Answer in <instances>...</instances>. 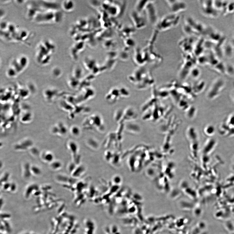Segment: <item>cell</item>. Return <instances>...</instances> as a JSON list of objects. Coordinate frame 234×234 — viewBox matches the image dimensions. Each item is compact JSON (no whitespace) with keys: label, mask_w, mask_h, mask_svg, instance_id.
<instances>
[{"label":"cell","mask_w":234,"mask_h":234,"mask_svg":"<svg viewBox=\"0 0 234 234\" xmlns=\"http://www.w3.org/2000/svg\"><path fill=\"white\" fill-rule=\"evenodd\" d=\"M168 5L171 13L179 14L185 11L187 8V5L184 1L178 0H166L165 1Z\"/></svg>","instance_id":"cell-5"},{"label":"cell","mask_w":234,"mask_h":234,"mask_svg":"<svg viewBox=\"0 0 234 234\" xmlns=\"http://www.w3.org/2000/svg\"><path fill=\"white\" fill-rule=\"evenodd\" d=\"M57 15L51 11H39L35 15L34 19L39 23L49 22L52 21L53 19L55 20L56 16Z\"/></svg>","instance_id":"cell-6"},{"label":"cell","mask_w":234,"mask_h":234,"mask_svg":"<svg viewBox=\"0 0 234 234\" xmlns=\"http://www.w3.org/2000/svg\"><path fill=\"white\" fill-rule=\"evenodd\" d=\"M43 42L38 47L37 57L38 61L42 63L43 60H44L43 64H45L51 58V55L55 50V46L48 40Z\"/></svg>","instance_id":"cell-2"},{"label":"cell","mask_w":234,"mask_h":234,"mask_svg":"<svg viewBox=\"0 0 234 234\" xmlns=\"http://www.w3.org/2000/svg\"><path fill=\"white\" fill-rule=\"evenodd\" d=\"M229 122L232 125H234V115L232 116L230 118Z\"/></svg>","instance_id":"cell-21"},{"label":"cell","mask_w":234,"mask_h":234,"mask_svg":"<svg viewBox=\"0 0 234 234\" xmlns=\"http://www.w3.org/2000/svg\"><path fill=\"white\" fill-rule=\"evenodd\" d=\"M149 1L146 0H140L136 3L135 9L136 11L140 13H143Z\"/></svg>","instance_id":"cell-10"},{"label":"cell","mask_w":234,"mask_h":234,"mask_svg":"<svg viewBox=\"0 0 234 234\" xmlns=\"http://www.w3.org/2000/svg\"><path fill=\"white\" fill-rule=\"evenodd\" d=\"M191 40L190 37H187L183 38L179 42V47L184 53V54H191L192 50Z\"/></svg>","instance_id":"cell-8"},{"label":"cell","mask_w":234,"mask_h":234,"mask_svg":"<svg viewBox=\"0 0 234 234\" xmlns=\"http://www.w3.org/2000/svg\"><path fill=\"white\" fill-rule=\"evenodd\" d=\"M96 224L94 220L90 218H86L83 222V234H95Z\"/></svg>","instance_id":"cell-7"},{"label":"cell","mask_w":234,"mask_h":234,"mask_svg":"<svg viewBox=\"0 0 234 234\" xmlns=\"http://www.w3.org/2000/svg\"><path fill=\"white\" fill-rule=\"evenodd\" d=\"M155 2V1H149L144 11L148 22L155 26L159 20Z\"/></svg>","instance_id":"cell-3"},{"label":"cell","mask_w":234,"mask_h":234,"mask_svg":"<svg viewBox=\"0 0 234 234\" xmlns=\"http://www.w3.org/2000/svg\"><path fill=\"white\" fill-rule=\"evenodd\" d=\"M200 69L197 67L193 68L190 72L192 77L195 78L198 77L200 75Z\"/></svg>","instance_id":"cell-19"},{"label":"cell","mask_w":234,"mask_h":234,"mask_svg":"<svg viewBox=\"0 0 234 234\" xmlns=\"http://www.w3.org/2000/svg\"><path fill=\"white\" fill-rule=\"evenodd\" d=\"M112 180L113 182L116 185L120 184L122 181L121 177L118 175H116L113 177Z\"/></svg>","instance_id":"cell-20"},{"label":"cell","mask_w":234,"mask_h":234,"mask_svg":"<svg viewBox=\"0 0 234 234\" xmlns=\"http://www.w3.org/2000/svg\"><path fill=\"white\" fill-rule=\"evenodd\" d=\"M68 147L75 158L77 156L78 151V146L75 141H70L68 144Z\"/></svg>","instance_id":"cell-13"},{"label":"cell","mask_w":234,"mask_h":234,"mask_svg":"<svg viewBox=\"0 0 234 234\" xmlns=\"http://www.w3.org/2000/svg\"><path fill=\"white\" fill-rule=\"evenodd\" d=\"M62 166V164L60 161L54 160L50 163V167L53 170L60 169L61 168Z\"/></svg>","instance_id":"cell-17"},{"label":"cell","mask_w":234,"mask_h":234,"mask_svg":"<svg viewBox=\"0 0 234 234\" xmlns=\"http://www.w3.org/2000/svg\"><path fill=\"white\" fill-rule=\"evenodd\" d=\"M104 234H121L119 227L115 224L107 225L104 229Z\"/></svg>","instance_id":"cell-9"},{"label":"cell","mask_w":234,"mask_h":234,"mask_svg":"<svg viewBox=\"0 0 234 234\" xmlns=\"http://www.w3.org/2000/svg\"><path fill=\"white\" fill-rule=\"evenodd\" d=\"M180 19L179 14L170 13L164 16L156 24V31L160 32L171 29L177 26Z\"/></svg>","instance_id":"cell-1"},{"label":"cell","mask_w":234,"mask_h":234,"mask_svg":"<svg viewBox=\"0 0 234 234\" xmlns=\"http://www.w3.org/2000/svg\"><path fill=\"white\" fill-rule=\"evenodd\" d=\"M62 6L64 10L67 11H70L73 10L75 7L74 2L70 1H65L63 2Z\"/></svg>","instance_id":"cell-14"},{"label":"cell","mask_w":234,"mask_h":234,"mask_svg":"<svg viewBox=\"0 0 234 234\" xmlns=\"http://www.w3.org/2000/svg\"><path fill=\"white\" fill-rule=\"evenodd\" d=\"M223 83L220 81H218L214 85V87L212 88V89L210 90L209 94V97L210 98H213L215 96H216L218 93H219L221 88L223 86Z\"/></svg>","instance_id":"cell-12"},{"label":"cell","mask_w":234,"mask_h":234,"mask_svg":"<svg viewBox=\"0 0 234 234\" xmlns=\"http://www.w3.org/2000/svg\"><path fill=\"white\" fill-rule=\"evenodd\" d=\"M71 132L72 136L75 137H78L81 134V130L78 126H72L71 129Z\"/></svg>","instance_id":"cell-18"},{"label":"cell","mask_w":234,"mask_h":234,"mask_svg":"<svg viewBox=\"0 0 234 234\" xmlns=\"http://www.w3.org/2000/svg\"><path fill=\"white\" fill-rule=\"evenodd\" d=\"M131 17L136 29H143L146 27L147 19L142 13L134 10L131 12Z\"/></svg>","instance_id":"cell-4"},{"label":"cell","mask_w":234,"mask_h":234,"mask_svg":"<svg viewBox=\"0 0 234 234\" xmlns=\"http://www.w3.org/2000/svg\"><path fill=\"white\" fill-rule=\"evenodd\" d=\"M86 168L83 165H79L76 168L72 173V178H77L80 177L86 172Z\"/></svg>","instance_id":"cell-11"},{"label":"cell","mask_w":234,"mask_h":234,"mask_svg":"<svg viewBox=\"0 0 234 234\" xmlns=\"http://www.w3.org/2000/svg\"><path fill=\"white\" fill-rule=\"evenodd\" d=\"M42 156V159L46 162L51 163L54 161L53 155L50 152H45L43 153Z\"/></svg>","instance_id":"cell-15"},{"label":"cell","mask_w":234,"mask_h":234,"mask_svg":"<svg viewBox=\"0 0 234 234\" xmlns=\"http://www.w3.org/2000/svg\"><path fill=\"white\" fill-rule=\"evenodd\" d=\"M30 170L31 174L36 176H39L42 173V170L40 167L36 165H32L30 166Z\"/></svg>","instance_id":"cell-16"}]
</instances>
